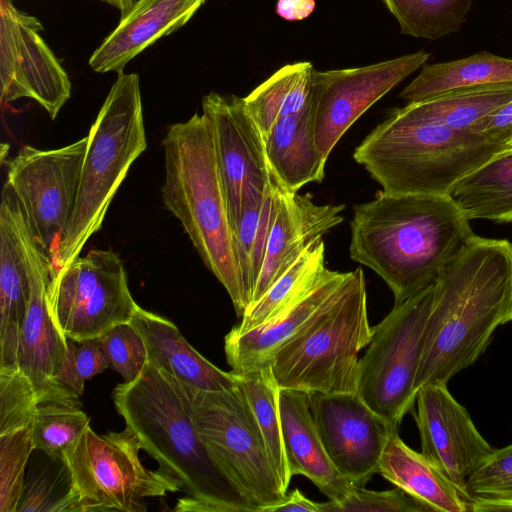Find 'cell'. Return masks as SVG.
Returning <instances> with one entry per match:
<instances>
[{
	"label": "cell",
	"mask_w": 512,
	"mask_h": 512,
	"mask_svg": "<svg viewBox=\"0 0 512 512\" xmlns=\"http://www.w3.org/2000/svg\"><path fill=\"white\" fill-rule=\"evenodd\" d=\"M326 271L325 244L321 238L310 245L258 301L248 307L241 322L231 330L241 334L271 321L311 291Z\"/></svg>",
	"instance_id": "cell-29"
},
{
	"label": "cell",
	"mask_w": 512,
	"mask_h": 512,
	"mask_svg": "<svg viewBox=\"0 0 512 512\" xmlns=\"http://www.w3.org/2000/svg\"><path fill=\"white\" fill-rule=\"evenodd\" d=\"M141 449L127 426L98 435L89 424L63 456L71 475V512H144L145 499L182 491L173 477L141 463Z\"/></svg>",
	"instance_id": "cell-8"
},
{
	"label": "cell",
	"mask_w": 512,
	"mask_h": 512,
	"mask_svg": "<svg viewBox=\"0 0 512 512\" xmlns=\"http://www.w3.org/2000/svg\"><path fill=\"white\" fill-rule=\"evenodd\" d=\"M89 423L90 418L80 408V402H37L31 423L34 448L61 460Z\"/></svg>",
	"instance_id": "cell-35"
},
{
	"label": "cell",
	"mask_w": 512,
	"mask_h": 512,
	"mask_svg": "<svg viewBox=\"0 0 512 512\" xmlns=\"http://www.w3.org/2000/svg\"><path fill=\"white\" fill-rule=\"evenodd\" d=\"M310 410L325 451L337 471L364 487L378 473L394 430L353 393L310 394Z\"/></svg>",
	"instance_id": "cell-15"
},
{
	"label": "cell",
	"mask_w": 512,
	"mask_h": 512,
	"mask_svg": "<svg viewBox=\"0 0 512 512\" xmlns=\"http://www.w3.org/2000/svg\"><path fill=\"white\" fill-rule=\"evenodd\" d=\"M315 0H277L276 14L287 21H299L312 14Z\"/></svg>",
	"instance_id": "cell-46"
},
{
	"label": "cell",
	"mask_w": 512,
	"mask_h": 512,
	"mask_svg": "<svg viewBox=\"0 0 512 512\" xmlns=\"http://www.w3.org/2000/svg\"><path fill=\"white\" fill-rule=\"evenodd\" d=\"M403 34L437 40L458 32L473 0H382Z\"/></svg>",
	"instance_id": "cell-34"
},
{
	"label": "cell",
	"mask_w": 512,
	"mask_h": 512,
	"mask_svg": "<svg viewBox=\"0 0 512 512\" xmlns=\"http://www.w3.org/2000/svg\"><path fill=\"white\" fill-rule=\"evenodd\" d=\"M206 0H137L89 59L99 73L126 64L163 36L184 26Z\"/></svg>",
	"instance_id": "cell-22"
},
{
	"label": "cell",
	"mask_w": 512,
	"mask_h": 512,
	"mask_svg": "<svg viewBox=\"0 0 512 512\" xmlns=\"http://www.w3.org/2000/svg\"><path fill=\"white\" fill-rule=\"evenodd\" d=\"M36 403L26 376L18 369L0 371V434L31 426Z\"/></svg>",
	"instance_id": "cell-41"
},
{
	"label": "cell",
	"mask_w": 512,
	"mask_h": 512,
	"mask_svg": "<svg viewBox=\"0 0 512 512\" xmlns=\"http://www.w3.org/2000/svg\"><path fill=\"white\" fill-rule=\"evenodd\" d=\"M109 368L97 338L85 341L67 339V353L55 378L56 386L73 399L83 394L85 381Z\"/></svg>",
	"instance_id": "cell-38"
},
{
	"label": "cell",
	"mask_w": 512,
	"mask_h": 512,
	"mask_svg": "<svg viewBox=\"0 0 512 512\" xmlns=\"http://www.w3.org/2000/svg\"><path fill=\"white\" fill-rule=\"evenodd\" d=\"M507 149L462 131L394 109L355 148L362 165L387 194L450 195L454 187Z\"/></svg>",
	"instance_id": "cell-5"
},
{
	"label": "cell",
	"mask_w": 512,
	"mask_h": 512,
	"mask_svg": "<svg viewBox=\"0 0 512 512\" xmlns=\"http://www.w3.org/2000/svg\"><path fill=\"white\" fill-rule=\"evenodd\" d=\"M466 490L471 495L512 494V444L494 449L467 480Z\"/></svg>",
	"instance_id": "cell-42"
},
{
	"label": "cell",
	"mask_w": 512,
	"mask_h": 512,
	"mask_svg": "<svg viewBox=\"0 0 512 512\" xmlns=\"http://www.w3.org/2000/svg\"><path fill=\"white\" fill-rule=\"evenodd\" d=\"M87 142L86 136L50 150L25 145L7 164L6 182L52 263L75 208Z\"/></svg>",
	"instance_id": "cell-12"
},
{
	"label": "cell",
	"mask_w": 512,
	"mask_h": 512,
	"mask_svg": "<svg viewBox=\"0 0 512 512\" xmlns=\"http://www.w3.org/2000/svg\"><path fill=\"white\" fill-rule=\"evenodd\" d=\"M33 450L31 426L0 434V512H17Z\"/></svg>",
	"instance_id": "cell-37"
},
{
	"label": "cell",
	"mask_w": 512,
	"mask_h": 512,
	"mask_svg": "<svg viewBox=\"0 0 512 512\" xmlns=\"http://www.w3.org/2000/svg\"><path fill=\"white\" fill-rule=\"evenodd\" d=\"M319 505L320 503L311 501L299 489H295L278 503L263 508L261 512H320Z\"/></svg>",
	"instance_id": "cell-45"
},
{
	"label": "cell",
	"mask_w": 512,
	"mask_h": 512,
	"mask_svg": "<svg viewBox=\"0 0 512 512\" xmlns=\"http://www.w3.org/2000/svg\"><path fill=\"white\" fill-rule=\"evenodd\" d=\"M511 100L512 84H493L447 92L403 108L416 117L477 133L488 117Z\"/></svg>",
	"instance_id": "cell-30"
},
{
	"label": "cell",
	"mask_w": 512,
	"mask_h": 512,
	"mask_svg": "<svg viewBox=\"0 0 512 512\" xmlns=\"http://www.w3.org/2000/svg\"><path fill=\"white\" fill-rule=\"evenodd\" d=\"M509 321H512V298H511L510 311H509L508 318H507V322H509Z\"/></svg>",
	"instance_id": "cell-48"
},
{
	"label": "cell",
	"mask_w": 512,
	"mask_h": 512,
	"mask_svg": "<svg viewBox=\"0 0 512 512\" xmlns=\"http://www.w3.org/2000/svg\"><path fill=\"white\" fill-rule=\"evenodd\" d=\"M235 374V373H234ZM261 430L271 463L287 489L292 478L284 450L279 411V387L270 366L235 374Z\"/></svg>",
	"instance_id": "cell-33"
},
{
	"label": "cell",
	"mask_w": 512,
	"mask_h": 512,
	"mask_svg": "<svg viewBox=\"0 0 512 512\" xmlns=\"http://www.w3.org/2000/svg\"><path fill=\"white\" fill-rule=\"evenodd\" d=\"M344 209V204H315L309 195L288 192L278 185L277 214L250 305L258 301L310 245L343 222Z\"/></svg>",
	"instance_id": "cell-20"
},
{
	"label": "cell",
	"mask_w": 512,
	"mask_h": 512,
	"mask_svg": "<svg viewBox=\"0 0 512 512\" xmlns=\"http://www.w3.org/2000/svg\"><path fill=\"white\" fill-rule=\"evenodd\" d=\"M450 196L469 220L512 222V147L463 178Z\"/></svg>",
	"instance_id": "cell-28"
},
{
	"label": "cell",
	"mask_w": 512,
	"mask_h": 512,
	"mask_svg": "<svg viewBox=\"0 0 512 512\" xmlns=\"http://www.w3.org/2000/svg\"><path fill=\"white\" fill-rule=\"evenodd\" d=\"M184 384L200 438L256 512L281 501L287 489L271 463L255 415L240 386L204 391Z\"/></svg>",
	"instance_id": "cell-9"
},
{
	"label": "cell",
	"mask_w": 512,
	"mask_h": 512,
	"mask_svg": "<svg viewBox=\"0 0 512 512\" xmlns=\"http://www.w3.org/2000/svg\"><path fill=\"white\" fill-rule=\"evenodd\" d=\"M512 84V59L486 51L466 58L424 64L399 94L408 103L471 87Z\"/></svg>",
	"instance_id": "cell-27"
},
{
	"label": "cell",
	"mask_w": 512,
	"mask_h": 512,
	"mask_svg": "<svg viewBox=\"0 0 512 512\" xmlns=\"http://www.w3.org/2000/svg\"><path fill=\"white\" fill-rule=\"evenodd\" d=\"M202 109L213 128L217 163L233 229L248 195L262 193L271 184L264 138L241 97L210 92L202 99Z\"/></svg>",
	"instance_id": "cell-16"
},
{
	"label": "cell",
	"mask_w": 512,
	"mask_h": 512,
	"mask_svg": "<svg viewBox=\"0 0 512 512\" xmlns=\"http://www.w3.org/2000/svg\"><path fill=\"white\" fill-rule=\"evenodd\" d=\"M512 511V494L471 495L468 512Z\"/></svg>",
	"instance_id": "cell-44"
},
{
	"label": "cell",
	"mask_w": 512,
	"mask_h": 512,
	"mask_svg": "<svg viewBox=\"0 0 512 512\" xmlns=\"http://www.w3.org/2000/svg\"><path fill=\"white\" fill-rule=\"evenodd\" d=\"M26 229L20 204L5 182L0 204V371L17 369L19 334L29 304Z\"/></svg>",
	"instance_id": "cell-19"
},
{
	"label": "cell",
	"mask_w": 512,
	"mask_h": 512,
	"mask_svg": "<svg viewBox=\"0 0 512 512\" xmlns=\"http://www.w3.org/2000/svg\"><path fill=\"white\" fill-rule=\"evenodd\" d=\"M512 298V243L474 235L434 283L422 336L415 392L448 384L485 351L507 323Z\"/></svg>",
	"instance_id": "cell-1"
},
{
	"label": "cell",
	"mask_w": 512,
	"mask_h": 512,
	"mask_svg": "<svg viewBox=\"0 0 512 512\" xmlns=\"http://www.w3.org/2000/svg\"><path fill=\"white\" fill-rule=\"evenodd\" d=\"M41 22L0 0V81L2 102L31 98L55 119L70 98L71 82L43 40Z\"/></svg>",
	"instance_id": "cell-14"
},
{
	"label": "cell",
	"mask_w": 512,
	"mask_h": 512,
	"mask_svg": "<svg viewBox=\"0 0 512 512\" xmlns=\"http://www.w3.org/2000/svg\"><path fill=\"white\" fill-rule=\"evenodd\" d=\"M165 207L180 221L206 267L242 317L249 302L237 264L213 128L205 114L169 126L163 140Z\"/></svg>",
	"instance_id": "cell-4"
},
{
	"label": "cell",
	"mask_w": 512,
	"mask_h": 512,
	"mask_svg": "<svg viewBox=\"0 0 512 512\" xmlns=\"http://www.w3.org/2000/svg\"><path fill=\"white\" fill-rule=\"evenodd\" d=\"M130 323L144 341L148 361L177 380L204 391L237 385L232 371H222L204 358L170 320L138 306Z\"/></svg>",
	"instance_id": "cell-24"
},
{
	"label": "cell",
	"mask_w": 512,
	"mask_h": 512,
	"mask_svg": "<svg viewBox=\"0 0 512 512\" xmlns=\"http://www.w3.org/2000/svg\"><path fill=\"white\" fill-rule=\"evenodd\" d=\"M271 175L285 191L321 182L325 165L316 147L310 101L301 111L278 118L264 137Z\"/></svg>",
	"instance_id": "cell-25"
},
{
	"label": "cell",
	"mask_w": 512,
	"mask_h": 512,
	"mask_svg": "<svg viewBox=\"0 0 512 512\" xmlns=\"http://www.w3.org/2000/svg\"><path fill=\"white\" fill-rule=\"evenodd\" d=\"M476 132L496 144L509 148L512 145V100L488 117Z\"/></svg>",
	"instance_id": "cell-43"
},
{
	"label": "cell",
	"mask_w": 512,
	"mask_h": 512,
	"mask_svg": "<svg viewBox=\"0 0 512 512\" xmlns=\"http://www.w3.org/2000/svg\"><path fill=\"white\" fill-rule=\"evenodd\" d=\"M415 404L421 453L451 482L468 493L467 480L495 448L480 434L466 408L449 392L447 384L420 387Z\"/></svg>",
	"instance_id": "cell-17"
},
{
	"label": "cell",
	"mask_w": 512,
	"mask_h": 512,
	"mask_svg": "<svg viewBox=\"0 0 512 512\" xmlns=\"http://www.w3.org/2000/svg\"><path fill=\"white\" fill-rule=\"evenodd\" d=\"M434 299V284L394 304L372 327L371 340L359 361L358 394L394 430L412 410L422 336Z\"/></svg>",
	"instance_id": "cell-10"
},
{
	"label": "cell",
	"mask_w": 512,
	"mask_h": 512,
	"mask_svg": "<svg viewBox=\"0 0 512 512\" xmlns=\"http://www.w3.org/2000/svg\"><path fill=\"white\" fill-rule=\"evenodd\" d=\"M30 297L18 340L17 369L29 380L37 402H79L55 384L67 353V338L51 316L47 287L53 276L52 260L34 239L29 226L25 233Z\"/></svg>",
	"instance_id": "cell-18"
},
{
	"label": "cell",
	"mask_w": 512,
	"mask_h": 512,
	"mask_svg": "<svg viewBox=\"0 0 512 512\" xmlns=\"http://www.w3.org/2000/svg\"><path fill=\"white\" fill-rule=\"evenodd\" d=\"M372 336L361 268L303 329L272 356L269 366L279 389L313 393L358 391L359 353Z\"/></svg>",
	"instance_id": "cell-7"
},
{
	"label": "cell",
	"mask_w": 512,
	"mask_h": 512,
	"mask_svg": "<svg viewBox=\"0 0 512 512\" xmlns=\"http://www.w3.org/2000/svg\"><path fill=\"white\" fill-rule=\"evenodd\" d=\"M469 221L450 195L381 190L353 208L349 255L380 276L399 304L436 282L475 235Z\"/></svg>",
	"instance_id": "cell-2"
},
{
	"label": "cell",
	"mask_w": 512,
	"mask_h": 512,
	"mask_svg": "<svg viewBox=\"0 0 512 512\" xmlns=\"http://www.w3.org/2000/svg\"><path fill=\"white\" fill-rule=\"evenodd\" d=\"M378 473L431 511L468 512L471 494L451 482L422 453L406 445L398 431L384 448Z\"/></svg>",
	"instance_id": "cell-26"
},
{
	"label": "cell",
	"mask_w": 512,
	"mask_h": 512,
	"mask_svg": "<svg viewBox=\"0 0 512 512\" xmlns=\"http://www.w3.org/2000/svg\"><path fill=\"white\" fill-rule=\"evenodd\" d=\"M87 138L77 200L52 263L53 276L79 257L89 238L101 228L131 165L146 150L136 73H118Z\"/></svg>",
	"instance_id": "cell-6"
},
{
	"label": "cell",
	"mask_w": 512,
	"mask_h": 512,
	"mask_svg": "<svg viewBox=\"0 0 512 512\" xmlns=\"http://www.w3.org/2000/svg\"><path fill=\"white\" fill-rule=\"evenodd\" d=\"M278 209V185L272 177L263 193L250 194L232 229L235 256L249 306L257 285Z\"/></svg>",
	"instance_id": "cell-31"
},
{
	"label": "cell",
	"mask_w": 512,
	"mask_h": 512,
	"mask_svg": "<svg viewBox=\"0 0 512 512\" xmlns=\"http://www.w3.org/2000/svg\"><path fill=\"white\" fill-rule=\"evenodd\" d=\"M279 411L286 460L291 476L303 475L330 500L346 498L355 485L330 461L310 410V394L279 389Z\"/></svg>",
	"instance_id": "cell-23"
},
{
	"label": "cell",
	"mask_w": 512,
	"mask_h": 512,
	"mask_svg": "<svg viewBox=\"0 0 512 512\" xmlns=\"http://www.w3.org/2000/svg\"><path fill=\"white\" fill-rule=\"evenodd\" d=\"M417 51L356 68L313 70L310 112L314 138L324 163L344 133L373 104L428 61Z\"/></svg>",
	"instance_id": "cell-13"
},
{
	"label": "cell",
	"mask_w": 512,
	"mask_h": 512,
	"mask_svg": "<svg viewBox=\"0 0 512 512\" xmlns=\"http://www.w3.org/2000/svg\"><path fill=\"white\" fill-rule=\"evenodd\" d=\"M71 475L63 459L48 456L25 480L17 512H71Z\"/></svg>",
	"instance_id": "cell-36"
},
{
	"label": "cell",
	"mask_w": 512,
	"mask_h": 512,
	"mask_svg": "<svg viewBox=\"0 0 512 512\" xmlns=\"http://www.w3.org/2000/svg\"><path fill=\"white\" fill-rule=\"evenodd\" d=\"M97 339L109 361V368L118 372L124 382L139 376L148 360L147 350L141 335L130 322L111 328Z\"/></svg>",
	"instance_id": "cell-39"
},
{
	"label": "cell",
	"mask_w": 512,
	"mask_h": 512,
	"mask_svg": "<svg viewBox=\"0 0 512 512\" xmlns=\"http://www.w3.org/2000/svg\"><path fill=\"white\" fill-rule=\"evenodd\" d=\"M112 399L141 448L188 495L175 511L256 512L200 438L183 382L147 360L137 378L114 388Z\"/></svg>",
	"instance_id": "cell-3"
},
{
	"label": "cell",
	"mask_w": 512,
	"mask_h": 512,
	"mask_svg": "<svg viewBox=\"0 0 512 512\" xmlns=\"http://www.w3.org/2000/svg\"><path fill=\"white\" fill-rule=\"evenodd\" d=\"M47 299L62 334L79 342L130 322L139 306L122 260L110 249L91 250L59 270L48 284Z\"/></svg>",
	"instance_id": "cell-11"
},
{
	"label": "cell",
	"mask_w": 512,
	"mask_h": 512,
	"mask_svg": "<svg viewBox=\"0 0 512 512\" xmlns=\"http://www.w3.org/2000/svg\"><path fill=\"white\" fill-rule=\"evenodd\" d=\"M320 512H428L429 507L396 487L386 491L355 486L342 501L320 503Z\"/></svg>",
	"instance_id": "cell-40"
},
{
	"label": "cell",
	"mask_w": 512,
	"mask_h": 512,
	"mask_svg": "<svg viewBox=\"0 0 512 512\" xmlns=\"http://www.w3.org/2000/svg\"><path fill=\"white\" fill-rule=\"evenodd\" d=\"M110 5H113L121 12V16L125 15L132 7L136 0H104Z\"/></svg>",
	"instance_id": "cell-47"
},
{
	"label": "cell",
	"mask_w": 512,
	"mask_h": 512,
	"mask_svg": "<svg viewBox=\"0 0 512 512\" xmlns=\"http://www.w3.org/2000/svg\"><path fill=\"white\" fill-rule=\"evenodd\" d=\"M510 147H512V145H511ZM510 147H509V148H510Z\"/></svg>",
	"instance_id": "cell-49"
},
{
	"label": "cell",
	"mask_w": 512,
	"mask_h": 512,
	"mask_svg": "<svg viewBox=\"0 0 512 512\" xmlns=\"http://www.w3.org/2000/svg\"><path fill=\"white\" fill-rule=\"evenodd\" d=\"M349 274L327 269L311 291L271 321L241 334L230 330L224 339V350L232 372L241 374L268 366L275 352L337 294Z\"/></svg>",
	"instance_id": "cell-21"
},
{
	"label": "cell",
	"mask_w": 512,
	"mask_h": 512,
	"mask_svg": "<svg viewBox=\"0 0 512 512\" xmlns=\"http://www.w3.org/2000/svg\"><path fill=\"white\" fill-rule=\"evenodd\" d=\"M313 70L307 61L287 64L243 98L263 138L278 118L295 114L308 105Z\"/></svg>",
	"instance_id": "cell-32"
}]
</instances>
